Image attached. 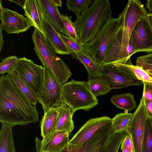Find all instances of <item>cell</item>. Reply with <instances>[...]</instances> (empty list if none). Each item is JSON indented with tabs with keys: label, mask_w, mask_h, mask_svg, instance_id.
Returning a JSON list of instances; mask_svg holds the SVG:
<instances>
[{
	"label": "cell",
	"mask_w": 152,
	"mask_h": 152,
	"mask_svg": "<svg viewBox=\"0 0 152 152\" xmlns=\"http://www.w3.org/2000/svg\"><path fill=\"white\" fill-rule=\"evenodd\" d=\"M35 105L6 75L0 77V122L13 127L39 121Z\"/></svg>",
	"instance_id": "1"
},
{
	"label": "cell",
	"mask_w": 152,
	"mask_h": 152,
	"mask_svg": "<svg viewBox=\"0 0 152 152\" xmlns=\"http://www.w3.org/2000/svg\"><path fill=\"white\" fill-rule=\"evenodd\" d=\"M110 3L108 0H94L91 6L74 22L78 40L81 45L90 42L112 18Z\"/></svg>",
	"instance_id": "2"
},
{
	"label": "cell",
	"mask_w": 152,
	"mask_h": 152,
	"mask_svg": "<svg viewBox=\"0 0 152 152\" xmlns=\"http://www.w3.org/2000/svg\"><path fill=\"white\" fill-rule=\"evenodd\" d=\"M34 49L39 59L50 70L62 85L71 77L70 69L57 55L46 37L34 28L31 35Z\"/></svg>",
	"instance_id": "3"
},
{
	"label": "cell",
	"mask_w": 152,
	"mask_h": 152,
	"mask_svg": "<svg viewBox=\"0 0 152 152\" xmlns=\"http://www.w3.org/2000/svg\"><path fill=\"white\" fill-rule=\"evenodd\" d=\"M121 27L120 16L112 18L91 42L83 45V51L102 64L106 54L115 42Z\"/></svg>",
	"instance_id": "4"
},
{
	"label": "cell",
	"mask_w": 152,
	"mask_h": 152,
	"mask_svg": "<svg viewBox=\"0 0 152 152\" xmlns=\"http://www.w3.org/2000/svg\"><path fill=\"white\" fill-rule=\"evenodd\" d=\"M62 101L75 113L80 110L89 111L98 104V99L91 92L86 82L72 79L62 85Z\"/></svg>",
	"instance_id": "5"
},
{
	"label": "cell",
	"mask_w": 152,
	"mask_h": 152,
	"mask_svg": "<svg viewBox=\"0 0 152 152\" xmlns=\"http://www.w3.org/2000/svg\"><path fill=\"white\" fill-rule=\"evenodd\" d=\"M148 12L138 0H129L124 10L119 15L121 19V27L115 41L124 46H128L132 32L138 22L147 16Z\"/></svg>",
	"instance_id": "6"
},
{
	"label": "cell",
	"mask_w": 152,
	"mask_h": 152,
	"mask_svg": "<svg viewBox=\"0 0 152 152\" xmlns=\"http://www.w3.org/2000/svg\"><path fill=\"white\" fill-rule=\"evenodd\" d=\"M43 67L44 78L37 97L45 112L61 104L63 85L50 70L45 66Z\"/></svg>",
	"instance_id": "7"
},
{
	"label": "cell",
	"mask_w": 152,
	"mask_h": 152,
	"mask_svg": "<svg viewBox=\"0 0 152 152\" xmlns=\"http://www.w3.org/2000/svg\"><path fill=\"white\" fill-rule=\"evenodd\" d=\"M124 63L101 65L102 77L112 89L132 86H141L143 84L127 68Z\"/></svg>",
	"instance_id": "8"
},
{
	"label": "cell",
	"mask_w": 152,
	"mask_h": 152,
	"mask_svg": "<svg viewBox=\"0 0 152 152\" xmlns=\"http://www.w3.org/2000/svg\"><path fill=\"white\" fill-rule=\"evenodd\" d=\"M114 133L111 121L80 145L72 148H66L62 152H106L110 139Z\"/></svg>",
	"instance_id": "9"
},
{
	"label": "cell",
	"mask_w": 152,
	"mask_h": 152,
	"mask_svg": "<svg viewBox=\"0 0 152 152\" xmlns=\"http://www.w3.org/2000/svg\"><path fill=\"white\" fill-rule=\"evenodd\" d=\"M15 70L28 83L37 95L43 79L44 67L24 56L19 58Z\"/></svg>",
	"instance_id": "10"
},
{
	"label": "cell",
	"mask_w": 152,
	"mask_h": 152,
	"mask_svg": "<svg viewBox=\"0 0 152 152\" xmlns=\"http://www.w3.org/2000/svg\"><path fill=\"white\" fill-rule=\"evenodd\" d=\"M134 53L152 52V28L147 16L140 19L132 30L130 38Z\"/></svg>",
	"instance_id": "11"
},
{
	"label": "cell",
	"mask_w": 152,
	"mask_h": 152,
	"mask_svg": "<svg viewBox=\"0 0 152 152\" xmlns=\"http://www.w3.org/2000/svg\"><path fill=\"white\" fill-rule=\"evenodd\" d=\"M144 99L142 96L140 102L133 114L126 131L131 137L134 152H141L146 119Z\"/></svg>",
	"instance_id": "12"
},
{
	"label": "cell",
	"mask_w": 152,
	"mask_h": 152,
	"mask_svg": "<svg viewBox=\"0 0 152 152\" xmlns=\"http://www.w3.org/2000/svg\"><path fill=\"white\" fill-rule=\"evenodd\" d=\"M0 1V28L8 34H19L32 26L28 19L17 12L4 7Z\"/></svg>",
	"instance_id": "13"
},
{
	"label": "cell",
	"mask_w": 152,
	"mask_h": 152,
	"mask_svg": "<svg viewBox=\"0 0 152 152\" xmlns=\"http://www.w3.org/2000/svg\"><path fill=\"white\" fill-rule=\"evenodd\" d=\"M111 121V118L107 116L92 118L88 120L70 140L66 148H70L80 145Z\"/></svg>",
	"instance_id": "14"
},
{
	"label": "cell",
	"mask_w": 152,
	"mask_h": 152,
	"mask_svg": "<svg viewBox=\"0 0 152 152\" xmlns=\"http://www.w3.org/2000/svg\"><path fill=\"white\" fill-rule=\"evenodd\" d=\"M69 135L65 130L53 131L41 140L42 152H62L69 144Z\"/></svg>",
	"instance_id": "15"
},
{
	"label": "cell",
	"mask_w": 152,
	"mask_h": 152,
	"mask_svg": "<svg viewBox=\"0 0 152 152\" xmlns=\"http://www.w3.org/2000/svg\"><path fill=\"white\" fill-rule=\"evenodd\" d=\"M39 6L42 11L44 24L45 36L55 53L61 55H72L71 52L67 47L60 37L59 33L56 31L49 21L40 5Z\"/></svg>",
	"instance_id": "16"
},
{
	"label": "cell",
	"mask_w": 152,
	"mask_h": 152,
	"mask_svg": "<svg viewBox=\"0 0 152 152\" xmlns=\"http://www.w3.org/2000/svg\"><path fill=\"white\" fill-rule=\"evenodd\" d=\"M43 12L56 31L68 36L58 7L50 0H38Z\"/></svg>",
	"instance_id": "17"
},
{
	"label": "cell",
	"mask_w": 152,
	"mask_h": 152,
	"mask_svg": "<svg viewBox=\"0 0 152 152\" xmlns=\"http://www.w3.org/2000/svg\"><path fill=\"white\" fill-rule=\"evenodd\" d=\"M24 15L32 26L45 35L42 13L38 0H26L23 8Z\"/></svg>",
	"instance_id": "18"
},
{
	"label": "cell",
	"mask_w": 152,
	"mask_h": 152,
	"mask_svg": "<svg viewBox=\"0 0 152 152\" xmlns=\"http://www.w3.org/2000/svg\"><path fill=\"white\" fill-rule=\"evenodd\" d=\"M56 107H58L59 114L55 131L65 130L70 134L75 127L72 119L75 112L69 106L63 102Z\"/></svg>",
	"instance_id": "19"
},
{
	"label": "cell",
	"mask_w": 152,
	"mask_h": 152,
	"mask_svg": "<svg viewBox=\"0 0 152 152\" xmlns=\"http://www.w3.org/2000/svg\"><path fill=\"white\" fill-rule=\"evenodd\" d=\"M59 114L58 107L44 112L40 122L41 135L43 138L55 131Z\"/></svg>",
	"instance_id": "20"
},
{
	"label": "cell",
	"mask_w": 152,
	"mask_h": 152,
	"mask_svg": "<svg viewBox=\"0 0 152 152\" xmlns=\"http://www.w3.org/2000/svg\"><path fill=\"white\" fill-rule=\"evenodd\" d=\"M6 75L15 86L27 97L32 104L36 106L39 103L37 94L19 73L15 70Z\"/></svg>",
	"instance_id": "21"
},
{
	"label": "cell",
	"mask_w": 152,
	"mask_h": 152,
	"mask_svg": "<svg viewBox=\"0 0 152 152\" xmlns=\"http://www.w3.org/2000/svg\"><path fill=\"white\" fill-rule=\"evenodd\" d=\"M72 56L83 64L88 72V76L92 77L102 76L101 64L88 53L83 51Z\"/></svg>",
	"instance_id": "22"
},
{
	"label": "cell",
	"mask_w": 152,
	"mask_h": 152,
	"mask_svg": "<svg viewBox=\"0 0 152 152\" xmlns=\"http://www.w3.org/2000/svg\"><path fill=\"white\" fill-rule=\"evenodd\" d=\"M2 124L0 132V152H15L13 126L7 124Z\"/></svg>",
	"instance_id": "23"
},
{
	"label": "cell",
	"mask_w": 152,
	"mask_h": 152,
	"mask_svg": "<svg viewBox=\"0 0 152 152\" xmlns=\"http://www.w3.org/2000/svg\"><path fill=\"white\" fill-rule=\"evenodd\" d=\"M87 85L91 92L96 97L105 95L110 92L112 89L102 77H92L88 76Z\"/></svg>",
	"instance_id": "24"
},
{
	"label": "cell",
	"mask_w": 152,
	"mask_h": 152,
	"mask_svg": "<svg viewBox=\"0 0 152 152\" xmlns=\"http://www.w3.org/2000/svg\"><path fill=\"white\" fill-rule=\"evenodd\" d=\"M111 102L117 108L131 111L136 107V103L133 95L130 93L118 94L113 96Z\"/></svg>",
	"instance_id": "25"
},
{
	"label": "cell",
	"mask_w": 152,
	"mask_h": 152,
	"mask_svg": "<svg viewBox=\"0 0 152 152\" xmlns=\"http://www.w3.org/2000/svg\"><path fill=\"white\" fill-rule=\"evenodd\" d=\"M133 114L127 111L119 113L111 118V122L115 133L126 132Z\"/></svg>",
	"instance_id": "26"
},
{
	"label": "cell",
	"mask_w": 152,
	"mask_h": 152,
	"mask_svg": "<svg viewBox=\"0 0 152 152\" xmlns=\"http://www.w3.org/2000/svg\"><path fill=\"white\" fill-rule=\"evenodd\" d=\"M125 64L127 68L139 80L143 83H146L152 85V76L149 73L142 67L134 65L129 59Z\"/></svg>",
	"instance_id": "27"
},
{
	"label": "cell",
	"mask_w": 152,
	"mask_h": 152,
	"mask_svg": "<svg viewBox=\"0 0 152 152\" xmlns=\"http://www.w3.org/2000/svg\"><path fill=\"white\" fill-rule=\"evenodd\" d=\"M141 152H152V119L146 118Z\"/></svg>",
	"instance_id": "28"
},
{
	"label": "cell",
	"mask_w": 152,
	"mask_h": 152,
	"mask_svg": "<svg viewBox=\"0 0 152 152\" xmlns=\"http://www.w3.org/2000/svg\"><path fill=\"white\" fill-rule=\"evenodd\" d=\"M93 0H67L66 5L67 9L73 12L77 16L81 14L92 4Z\"/></svg>",
	"instance_id": "29"
},
{
	"label": "cell",
	"mask_w": 152,
	"mask_h": 152,
	"mask_svg": "<svg viewBox=\"0 0 152 152\" xmlns=\"http://www.w3.org/2000/svg\"><path fill=\"white\" fill-rule=\"evenodd\" d=\"M19 58L15 56H7L1 60L0 64V74L9 73L15 69Z\"/></svg>",
	"instance_id": "30"
},
{
	"label": "cell",
	"mask_w": 152,
	"mask_h": 152,
	"mask_svg": "<svg viewBox=\"0 0 152 152\" xmlns=\"http://www.w3.org/2000/svg\"><path fill=\"white\" fill-rule=\"evenodd\" d=\"M59 35L67 47L71 52L72 56L77 55L83 51V46L78 40L62 34L59 33Z\"/></svg>",
	"instance_id": "31"
},
{
	"label": "cell",
	"mask_w": 152,
	"mask_h": 152,
	"mask_svg": "<svg viewBox=\"0 0 152 152\" xmlns=\"http://www.w3.org/2000/svg\"><path fill=\"white\" fill-rule=\"evenodd\" d=\"M127 134L126 132L114 134L110 139L106 152H118L122 141Z\"/></svg>",
	"instance_id": "32"
},
{
	"label": "cell",
	"mask_w": 152,
	"mask_h": 152,
	"mask_svg": "<svg viewBox=\"0 0 152 152\" xmlns=\"http://www.w3.org/2000/svg\"><path fill=\"white\" fill-rule=\"evenodd\" d=\"M61 16L68 37L78 40L76 27L74 22L72 21L71 17L62 14H61Z\"/></svg>",
	"instance_id": "33"
},
{
	"label": "cell",
	"mask_w": 152,
	"mask_h": 152,
	"mask_svg": "<svg viewBox=\"0 0 152 152\" xmlns=\"http://www.w3.org/2000/svg\"><path fill=\"white\" fill-rule=\"evenodd\" d=\"M135 65L148 72H152V53L137 57Z\"/></svg>",
	"instance_id": "34"
},
{
	"label": "cell",
	"mask_w": 152,
	"mask_h": 152,
	"mask_svg": "<svg viewBox=\"0 0 152 152\" xmlns=\"http://www.w3.org/2000/svg\"><path fill=\"white\" fill-rule=\"evenodd\" d=\"M142 96L144 98L152 101V85L146 83H143Z\"/></svg>",
	"instance_id": "35"
},
{
	"label": "cell",
	"mask_w": 152,
	"mask_h": 152,
	"mask_svg": "<svg viewBox=\"0 0 152 152\" xmlns=\"http://www.w3.org/2000/svg\"><path fill=\"white\" fill-rule=\"evenodd\" d=\"M121 146H124L131 152H134V146L132 142L130 135L127 134L121 144Z\"/></svg>",
	"instance_id": "36"
},
{
	"label": "cell",
	"mask_w": 152,
	"mask_h": 152,
	"mask_svg": "<svg viewBox=\"0 0 152 152\" xmlns=\"http://www.w3.org/2000/svg\"><path fill=\"white\" fill-rule=\"evenodd\" d=\"M144 99L146 117L148 118L152 119V101L144 98Z\"/></svg>",
	"instance_id": "37"
},
{
	"label": "cell",
	"mask_w": 152,
	"mask_h": 152,
	"mask_svg": "<svg viewBox=\"0 0 152 152\" xmlns=\"http://www.w3.org/2000/svg\"><path fill=\"white\" fill-rule=\"evenodd\" d=\"M10 2H12L20 5V6L23 8L24 5L26 0H8Z\"/></svg>",
	"instance_id": "38"
},
{
	"label": "cell",
	"mask_w": 152,
	"mask_h": 152,
	"mask_svg": "<svg viewBox=\"0 0 152 152\" xmlns=\"http://www.w3.org/2000/svg\"><path fill=\"white\" fill-rule=\"evenodd\" d=\"M146 6L149 12V13L152 14V0L147 1Z\"/></svg>",
	"instance_id": "39"
},
{
	"label": "cell",
	"mask_w": 152,
	"mask_h": 152,
	"mask_svg": "<svg viewBox=\"0 0 152 152\" xmlns=\"http://www.w3.org/2000/svg\"><path fill=\"white\" fill-rule=\"evenodd\" d=\"M53 4L56 7H61L62 6V2L61 0H50Z\"/></svg>",
	"instance_id": "40"
},
{
	"label": "cell",
	"mask_w": 152,
	"mask_h": 152,
	"mask_svg": "<svg viewBox=\"0 0 152 152\" xmlns=\"http://www.w3.org/2000/svg\"><path fill=\"white\" fill-rule=\"evenodd\" d=\"M2 30L0 28V51L1 50L3 44L4 43L3 39V36L2 33Z\"/></svg>",
	"instance_id": "41"
},
{
	"label": "cell",
	"mask_w": 152,
	"mask_h": 152,
	"mask_svg": "<svg viewBox=\"0 0 152 152\" xmlns=\"http://www.w3.org/2000/svg\"><path fill=\"white\" fill-rule=\"evenodd\" d=\"M148 19L152 28V14L148 13L147 15Z\"/></svg>",
	"instance_id": "42"
},
{
	"label": "cell",
	"mask_w": 152,
	"mask_h": 152,
	"mask_svg": "<svg viewBox=\"0 0 152 152\" xmlns=\"http://www.w3.org/2000/svg\"><path fill=\"white\" fill-rule=\"evenodd\" d=\"M121 149L122 150V152H131L129 150L124 146H121Z\"/></svg>",
	"instance_id": "43"
},
{
	"label": "cell",
	"mask_w": 152,
	"mask_h": 152,
	"mask_svg": "<svg viewBox=\"0 0 152 152\" xmlns=\"http://www.w3.org/2000/svg\"><path fill=\"white\" fill-rule=\"evenodd\" d=\"M152 76V72H148Z\"/></svg>",
	"instance_id": "44"
}]
</instances>
